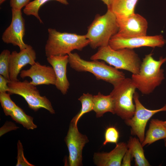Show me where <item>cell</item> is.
<instances>
[{
  "label": "cell",
  "mask_w": 166,
  "mask_h": 166,
  "mask_svg": "<svg viewBox=\"0 0 166 166\" xmlns=\"http://www.w3.org/2000/svg\"><path fill=\"white\" fill-rule=\"evenodd\" d=\"M152 55L150 53L145 55L139 73L132 74L131 78L136 89L144 94L152 93L165 79L164 70L161 67L166 62V57H160L156 60Z\"/></svg>",
  "instance_id": "6da1fadb"
},
{
  "label": "cell",
  "mask_w": 166,
  "mask_h": 166,
  "mask_svg": "<svg viewBox=\"0 0 166 166\" xmlns=\"http://www.w3.org/2000/svg\"><path fill=\"white\" fill-rule=\"evenodd\" d=\"M48 30V37L45 48L47 57L68 55L75 49L81 51L89 44L85 35L61 32L51 28Z\"/></svg>",
  "instance_id": "7a4b0ae2"
},
{
  "label": "cell",
  "mask_w": 166,
  "mask_h": 166,
  "mask_svg": "<svg viewBox=\"0 0 166 166\" xmlns=\"http://www.w3.org/2000/svg\"><path fill=\"white\" fill-rule=\"evenodd\" d=\"M68 55L69 63L72 69L78 72H90L97 80L104 81L114 86L125 78L123 72L107 65L104 61H86L76 53H71Z\"/></svg>",
  "instance_id": "3957f363"
},
{
  "label": "cell",
  "mask_w": 166,
  "mask_h": 166,
  "mask_svg": "<svg viewBox=\"0 0 166 166\" xmlns=\"http://www.w3.org/2000/svg\"><path fill=\"white\" fill-rule=\"evenodd\" d=\"M91 60H101L117 69L128 71L132 74L138 73L141 62L133 49L123 48L113 49L109 45L99 48L92 55Z\"/></svg>",
  "instance_id": "277c9868"
},
{
  "label": "cell",
  "mask_w": 166,
  "mask_h": 166,
  "mask_svg": "<svg viewBox=\"0 0 166 166\" xmlns=\"http://www.w3.org/2000/svg\"><path fill=\"white\" fill-rule=\"evenodd\" d=\"M117 18L109 9L101 15L97 14L88 27L85 35L89 41V45L93 49L109 45L111 38L119 30Z\"/></svg>",
  "instance_id": "5b68a950"
},
{
  "label": "cell",
  "mask_w": 166,
  "mask_h": 166,
  "mask_svg": "<svg viewBox=\"0 0 166 166\" xmlns=\"http://www.w3.org/2000/svg\"><path fill=\"white\" fill-rule=\"evenodd\" d=\"M136 89L131 78H125L113 86L110 93L115 114L124 120L132 117L135 110L133 96Z\"/></svg>",
  "instance_id": "8992f818"
},
{
  "label": "cell",
  "mask_w": 166,
  "mask_h": 166,
  "mask_svg": "<svg viewBox=\"0 0 166 166\" xmlns=\"http://www.w3.org/2000/svg\"><path fill=\"white\" fill-rule=\"evenodd\" d=\"M7 92L11 94H16L22 97L27 102L30 108L37 111L44 109L52 114L55 111L51 102L45 96H42L36 86L31 84L26 80L21 81H10L8 84Z\"/></svg>",
  "instance_id": "52a82bcc"
},
{
  "label": "cell",
  "mask_w": 166,
  "mask_h": 166,
  "mask_svg": "<svg viewBox=\"0 0 166 166\" xmlns=\"http://www.w3.org/2000/svg\"><path fill=\"white\" fill-rule=\"evenodd\" d=\"M139 97L138 93L136 92L133 96L135 106L134 114L132 117L124 121L126 125L131 127V134L136 136L142 143L145 138V130L148 121L155 114L166 111V104L158 109H148L141 103Z\"/></svg>",
  "instance_id": "ba28073f"
},
{
  "label": "cell",
  "mask_w": 166,
  "mask_h": 166,
  "mask_svg": "<svg viewBox=\"0 0 166 166\" xmlns=\"http://www.w3.org/2000/svg\"><path fill=\"white\" fill-rule=\"evenodd\" d=\"M65 141L69 152V165L82 166V150L89 140L86 136L79 132L77 125L72 121Z\"/></svg>",
  "instance_id": "9c48e42d"
},
{
  "label": "cell",
  "mask_w": 166,
  "mask_h": 166,
  "mask_svg": "<svg viewBox=\"0 0 166 166\" xmlns=\"http://www.w3.org/2000/svg\"><path fill=\"white\" fill-rule=\"evenodd\" d=\"M166 43V40L162 35L147 36L124 38L115 34L110 39L109 46L112 49L117 50L123 48H134L142 47H149L153 48L162 47Z\"/></svg>",
  "instance_id": "30bf717a"
},
{
  "label": "cell",
  "mask_w": 166,
  "mask_h": 166,
  "mask_svg": "<svg viewBox=\"0 0 166 166\" xmlns=\"http://www.w3.org/2000/svg\"><path fill=\"white\" fill-rule=\"evenodd\" d=\"M12 18L11 23L2 36V40L6 44L18 46L20 50L27 47L28 45L24 42L25 34V20L21 10L11 9Z\"/></svg>",
  "instance_id": "8fae6325"
},
{
  "label": "cell",
  "mask_w": 166,
  "mask_h": 166,
  "mask_svg": "<svg viewBox=\"0 0 166 166\" xmlns=\"http://www.w3.org/2000/svg\"><path fill=\"white\" fill-rule=\"evenodd\" d=\"M117 22L119 29L116 34L119 37L128 38L147 35L148 22L139 14L135 13Z\"/></svg>",
  "instance_id": "7c38bea8"
},
{
  "label": "cell",
  "mask_w": 166,
  "mask_h": 166,
  "mask_svg": "<svg viewBox=\"0 0 166 166\" xmlns=\"http://www.w3.org/2000/svg\"><path fill=\"white\" fill-rule=\"evenodd\" d=\"M22 79L28 77L32 80L30 83L34 86L41 85H55L56 75L52 66L42 65L36 62L30 68L26 70H22L20 73Z\"/></svg>",
  "instance_id": "4fadbf2b"
},
{
  "label": "cell",
  "mask_w": 166,
  "mask_h": 166,
  "mask_svg": "<svg viewBox=\"0 0 166 166\" xmlns=\"http://www.w3.org/2000/svg\"><path fill=\"white\" fill-rule=\"evenodd\" d=\"M36 54L32 47L28 45L27 47L20 50L19 52L13 51L10 57L9 73L11 81H17L18 76L22 69L27 64L31 65L36 62Z\"/></svg>",
  "instance_id": "5bb4252c"
},
{
  "label": "cell",
  "mask_w": 166,
  "mask_h": 166,
  "mask_svg": "<svg viewBox=\"0 0 166 166\" xmlns=\"http://www.w3.org/2000/svg\"><path fill=\"white\" fill-rule=\"evenodd\" d=\"M48 62L53 67L56 75L55 85L63 95L67 93L70 86L66 75L67 66L69 63V56L52 55L47 57Z\"/></svg>",
  "instance_id": "9a60e30c"
},
{
  "label": "cell",
  "mask_w": 166,
  "mask_h": 166,
  "mask_svg": "<svg viewBox=\"0 0 166 166\" xmlns=\"http://www.w3.org/2000/svg\"><path fill=\"white\" fill-rule=\"evenodd\" d=\"M128 149L127 144L124 142L116 144L115 147L109 152H95L93 160L97 166H120Z\"/></svg>",
  "instance_id": "2e32d148"
},
{
  "label": "cell",
  "mask_w": 166,
  "mask_h": 166,
  "mask_svg": "<svg viewBox=\"0 0 166 166\" xmlns=\"http://www.w3.org/2000/svg\"><path fill=\"white\" fill-rule=\"evenodd\" d=\"M138 0H113L110 9L115 15L117 22L121 21L135 13Z\"/></svg>",
  "instance_id": "e0dca14e"
},
{
  "label": "cell",
  "mask_w": 166,
  "mask_h": 166,
  "mask_svg": "<svg viewBox=\"0 0 166 166\" xmlns=\"http://www.w3.org/2000/svg\"><path fill=\"white\" fill-rule=\"evenodd\" d=\"M166 138V128L163 125L162 121L152 119L150 121L149 128L142 144L143 147L160 140Z\"/></svg>",
  "instance_id": "ac0fdd59"
},
{
  "label": "cell",
  "mask_w": 166,
  "mask_h": 166,
  "mask_svg": "<svg viewBox=\"0 0 166 166\" xmlns=\"http://www.w3.org/2000/svg\"><path fill=\"white\" fill-rule=\"evenodd\" d=\"M93 109L97 118L102 117L104 114L109 112L115 114L113 101L109 94L105 95L99 92L93 96Z\"/></svg>",
  "instance_id": "d6986e66"
},
{
  "label": "cell",
  "mask_w": 166,
  "mask_h": 166,
  "mask_svg": "<svg viewBox=\"0 0 166 166\" xmlns=\"http://www.w3.org/2000/svg\"><path fill=\"white\" fill-rule=\"evenodd\" d=\"M127 146L132 158H134L135 166H150L145 156L142 143L138 138L130 137Z\"/></svg>",
  "instance_id": "ffe728a7"
},
{
  "label": "cell",
  "mask_w": 166,
  "mask_h": 166,
  "mask_svg": "<svg viewBox=\"0 0 166 166\" xmlns=\"http://www.w3.org/2000/svg\"><path fill=\"white\" fill-rule=\"evenodd\" d=\"M17 123L22 124L28 130H33L37 128L33 122V118L27 115L23 110L17 105L10 116Z\"/></svg>",
  "instance_id": "44dd1931"
},
{
  "label": "cell",
  "mask_w": 166,
  "mask_h": 166,
  "mask_svg": "<svg viewBox=\"0 0 166 166\" xmlns=\"http://www.w3.org/2000/svg\"><path fill=\"white\" fill-rule=\"evenodd\" d=\"M78 100L81 104V109L71 121L76 125H77L79 120L82 116L93 110V96L89 93H83Z\"/></svg>",
  "instance_id": "7402d4cb"
},
{
  "label": "cell",
  "mask_w": 166,
  "mask_h": 166,
  "mask_svg": "<svg viewBox=\"0 0 166 166\" xmlns=\"http://www.w3.org/2000/svg\"><path fill=\"white\" fill-rule=\"evenodd\" d=\"M51 0H34L30 2L24 8V13L27 15H32L35 16L41 23L43 22L38 14V11L41 7L45 3ZM61 3L67 5L69 2L67 0H54Z\"/></svg>",
  "instance_id": "603a6c76"
},
{
  "label": "cell",
  "mask_w": 166,
  "mask_h": 166,
  "mask_svg": "<svg viewBox=\"0 0 166 166\" xmlns=\"http://www.w3.org/2000/svg\"><path fill=\"white\" fill-rule=\"evenodd\" d=\"M11 53L8 49L3 50L0 54V75L10 80V57Z\"/></svg>",
  "instance_id": "cb8c5ba5"
},
{
  "label": "cell",
  "mask_w": 166,
  "mask_h": 166,
  "mask_svg": "<svg viewBox=\"0 0 166 166\" xmlns=\"http://www.w3.org/2000/svg\"><path fill=\"white\" fill-rule=\"evenodd\" d=\"M7 92L0 93V102L5 115L10 116L17 106L11 100L10 94Z\"/></svg>",
  "instance_id": "d4e9b609"
},
{
  "label": "cell",
  "mask_w": 166,
  "mask_h": 166,
  "mask_svg": "<svg viewBox=\"0 0 166 166\" xmlns=\"http://www.w3.org/2000/svg\"><path fill=\"white\" fill-rule=\"evenodd\" d=\"M105 140L103 145H105L108 143L117 144L119 137V132L117 128L113 126L107 128L105 132Z\"/></svg>",
  "instance_id": "484cf974"
},
{
  "label": "cell",
  "mask_w": 166,
  "mask_h": 166,
  "mask_svg": "<svg viewBox=\"0 0 166 166\" xmlns=\"http://www.w3.org/2000/svg\"><path fill=\"white\" fill-rule=\"evenodd\" d=\"M18 154L17 157V162L16 166H33L30 163L24 156L23 149L22 143L18 140L17 143Z\"/></svg>",
  "instance_id": "4316f807"
},
{
  "label": "cell",
  "mask_w": 166,
  "mask_h": 166,
  "mask_svg": "<svg viewBox=\"0 0 166 166\" xmlns=\"http://www.w3.org/2000/svg\"><path fill=\"white\" fill-rule=\"evenodd\" d=\"M30 0H10V6L12 9L21 10L26 6L30 2Z\"/></svg>",
  "instance_id": "83f0119b"
},
{
  "label": "cell",
  "mask_w": 166,
  "mask_h": 166,
  "mask_svg": "<svg viewBox=\"0 0 166 166\" xmlns=\"http://www.w3.org/2000/svg\"><path fill=\"white\" fill-rule=\"evenodd\" d=\"M19 128L12 122L6 123L0 128V136L6 132L13 130H16Z\"/></svg>",
  "instance_id": "f1b7e54d"
},
{
  "label": "cell",
  "mask_w": 166,
  "mask_h": 166,
  "mask_svg": "<svg viewBox=\"0 0 166 166\" xmlns=\"http://www.w3.org/2000/svg\"><path fill=\"white\" fill-rule=\"evenodd\" d=\"M10 81L0 75V93L8 92L9 90L8 84Z\"/></svg>",
  "instance_id": "f546056e"
},
{
  "label": "cell",
  "mask_w": 166,
  "mask_h": 166,
  "mask_svg": "<svg viewBox=\"0 0 166 166\" xmlns=\"http://www.w3.org/2000/svg\"><path fill=\"white\" fill-rule=\"evenodd\" d=\"M132 158L131 155L128 149L123 157L121 166H131V161Z\"/></svg>",
  "instance_id": "4dcf8cb0"
},
{
  "label": "cell",
  "mask_w": 166,
  "mask_h": 166,
  "mask_svg": "<svg viewBox=\"0 0 166 166\" xmlns=\"http://www.w3.org/2000/svg\"><path fill=\"white\" fill-rule=\"evenodd\" d=\"M106 5L107 8H109L113 2V0H101Z\"/></svg>",
  "instance_id": "1f68e13d"
},
{
  "label": "cell",
  "mask_w": 166,
  "mask_h": 166,
  "mask_svg": "<svg viewBox=\"0 0 166 166\" xmlns=\"http://www.w3.org/2000/svg\"><path fill=\"white\" fill-rule=\"evenodd\" d=\"M162 123L164 126L166 128V121H162Z\"/></svg>",
  "instance_id": "d6a6232c"
},
{
  "label": "cell",
  "mask_w": 166,
  "mask_h": 166,
  "mask_svg": "<svg viewBox=\"0 0 166 166\" xmlns=\"http://www.w3.org/2000/svg\"><path fill=\"white\" fill-rule=\"evenodd\" d=\"M6 0H0V4H2L3 3L5 2Z\"/></svg>",
  "instance_id": "836d02e7"
},
{
  "label": "cell",
  "mask_w": 166,
  "mask_h": 166,
  "mask_svg": "<svg viewBox=\"0 0 166 166\" xmlns=\"http://www.w3.org/2000/svg\"><path fill=\"white\" fill-rule=\"evenodd\" d=\"M165 141V145L166 147V138L164 139Z\"/></svg>",
  "instance_id": "e575fe53"
}]
</instances>
